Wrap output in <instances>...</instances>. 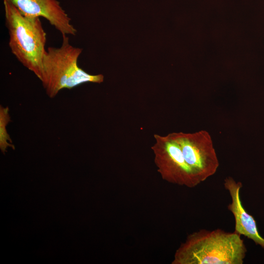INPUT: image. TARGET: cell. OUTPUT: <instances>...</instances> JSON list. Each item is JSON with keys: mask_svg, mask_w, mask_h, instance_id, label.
<instances>
[{"mask_svg": "<svg viewBox=\"0 0 264 264\" xmlns=\"http://www.w3.org/2000/svg\"><path fill=\"white\" fill-rule=\"evenodd\" d=\"M236 232L201 229L190 235L178 250L175 263L242 264L247 249Z\"/></svg>", "mask_w": 264, "mask_h": 264, "instance_id": "obj_1", "label": "cell"}, {"mask_svg": "<svg viewBox=\"0 0 264 264\" xmlns=\"http://www.w3.org/2000/svg\"><path fill=\"white\" fill-rule=\"evenodd\" d=\"M5 26L12 53L40 79L46 34L40 18L23 15L11 0H2Z\"/></svg>", "mask_w": 264, "mask_h": 264, "instance_id": "obj_2", "label": "cell"}, {"mask_svg": "<svg viewBox=\"0 0 264 264\" xmlns=\"http://www.w3.org/2000/svg\"><path fill=\"white\" fill-rule=\"evenodd\" d=\"M82 50L71 45L67 35H62L60 47H49L46 49L40 80L49 97H54L64 88L71 89L87 82H103L102 74L91 75L79 67L78 59Z\"/></svg>", "mask_w": 264, "mask_h": 264, "instance_id": "obj_3", "label": "cell"}, {"mask_svg": "<svg viewBox=\"0 0 264 264\" xmlns=\"http://www.w3.org/2000/svg\"><path fill=\"white\" fill-rule=\"evenodd\" d=\"M169 134L179 145L185 161L199 183L216 173L220 163L208 132Z\"/></svg>", "mask_w": 264, "mask_h": 264, "instance_id": "obj_4", "label": "cell"}, {"mask_svg": "<svg viewBox=\"0 0 264 264\" xmlns=\"http://www.w3.org/2000/svg\"><path fill=\"white\" fill-rule=\"evenodd\" d=\"M154 137L155 142L152 149L163 175L170 181L189 187L199 184L185 161L179 145L170 134H155Z\"/></svg>", "mask_w": 264, "mask_h": 264, "instance_id": "obj_5", "label": "cell"}, {"mask_svg": "<svg viewBox=\"0 0 264 264\" xmlns=\"http://www.w3.org/2000/svg\"><path fill=\"white\" fill-rule=\"evenodd\" d=\"M23 15L43 17L62 35L75 36L77 29L57 0H11Z\"/></svg>", "mask_w": 264, "mask_h": 264, "instance_id": "obj_6", "label": "cell"}, {"mask_svg": "<svg viewBox=\"0 0 264 264\" xmlns=\"http://www.w3.org/2000/svg\"><path fill=\"white\" fill-rule=\"evenodd\" d=\"M223 185L231 198L227 208L234 218V231L252 240L264 249V238L259 233L254 218L245 210L241 199L240 190L242 184L228 176L224 179Z\"/></svg>", "mask_w": 264, "mask_h": 264, "instance_id": "obj_7", "label": "cell"}, {"mask_svg": "<svg viewBox=\"0 0 264 264\" xmlns=\"http://www.w3.org/2000/svg\"><path fill=\"white\" fill-rule=\"evenodd\" d=\"M10 121L9 109L7 107H0V149L2 153H4L8 147L14 149V146L9 144L8 141L12 143V140L6 130V126Z\"/></svg>", "mask_w": 264, "mask_h": 264, "instance_id": "obj_8", "label": "cell"}]
</instances>
